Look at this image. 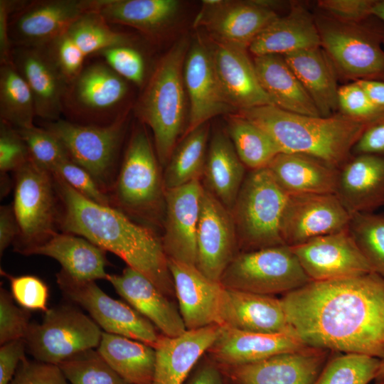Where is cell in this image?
Wrapping results in <instances>:
<instances>
[{
    "label": "cell",
    "instance_id": "cell-1",
    "mask_svg": "<svg viewBox=\"0 0 384 384\" xmlns=\"http://www.w3.org/2000/svg\"><path fill=\"white\" fill-rule=\"evenodd\" d=\"M281 300L305 346L384 359V278L375 272L310 281Z\"/></svg>",
    "mask_w": 384,
    "mask_h": 384
},
{
    "label": "cell",
    "instance_id": "cell-2",
    "mask_svg": "<svg viewBox=\"0 0 384 384\" xmlns=\"http://www.w3.org/2000/svg\"><path fill=\"white\" fill-rule=\"evenodd\" d=\"M58 197V226L119 257L167 297L175 292L161 239L119 209L94 203L53 174Z\"/></svg>",
    "mask_w": 384,
    "mask_h": 384
},
{
    "label": "cell",
    "instance_id": "cell-3",
    "mask_svg": "<svg viewBox=\"0 0 384 384\" xmlns=\"http://www.w3.org/2000/svg\"><path fill=\"white\" fill-rule=\"evenodd\" d=\"M264 129L282 153H298L340 169L353 156L354 145L369 123L336 113L314 117L265 105L237 112Z\"/></svg>",
    "mask_w": 384,
    "mask_h": 384
},
{
    "label": "cell",
    "instance_id": "cell-4",
    "mask_svg": "<svg viewBox=\"0 0 384 384\" xmlns=\"http://www.w3.org/2000/svg\"><path fill=\"white\" fill-rule=\"evenodd\" d=\"M190 46L188 39L176 41L162 56L135 106L141 123L152 131L161 166L166 167L183 129L185 85L183 70Z\"/></svg>",
    "mask_w": 384,
    "mask_h": 384
},
{
    "label": "cell",
    "instance_id": "cell-5",
    "mask_svg": "<svg viewBox=\"0 0 384 384\" xmlns=\"http://www.w3.org/2000/svg\"><path fill=\"white\" fill-rule=\"evenodd\" d=\"M321 47L338 78L384 81V24L374 16L360 23L314 14Z\"/></svg>",
    "mask_w": 384,
    "mask_h": 384
},
{
    "label": "cell",
    "instance_id": "cell-6",
    "mask_svg": "<svg viewBox=\"0 0 384 384\" xmlns=\"http://www.w3.org/2000/svg\"><path fill=\"white\" fill-rule=\"evenodd\" d=\"M160 166L155 148L142 123L131 134L109 194L112 207L126 215L158 222L165 213V188Z\"/></svg>",
    "mask_w": 384,
    "mask_h": 384
},
{
    "label": "cell",
    "instance_id": "cell-7",
    "mask_svg": "<svg viewBox=\"0 0 384 384\" xmlns=\"http://www.w3.org/2000/svg\"><path fill=\"white\" fill-rule=\"evenodd\" d=\"M288 196L267 167L245 176L230 210L239 248L246 252L285 245L280 223Z\"/></svg>",
    "mask_w": 384,
    "mask_h": 384
},
{
    "label": "cell",
    "instance_id": "cell-8",
    "mask_svg": "<svg viewBox=\"0 0 384 384\" xmlns=\"http://www.w3.org/2000/svg\"><path fill=\"white\" fill-rule=\"evenodd\" d=\"M129 109L106 125L82 124L59 119L45 128L64 145L70 159L85 169L99 187L110 194L127 131Z\"/></svg>",
    "mask_w": 384,
    "mask_h": 384
},
{
    "label": "cell",
    "instance_id": "cell-9",
    "mask_svg": "<svg viewBox=\"0 0 384 384\" xmlns=\"http://www.w3.org/2000/svg\"><path fill=\"white\" fill-rule=\"evenodd\" d=\"M14 174L12 207L20 230L15 251L23 255L57 233L59 201L53 174L31 159Z\"/></svg>",
    "mask_w": 384,
    "mask_h": 384
},
{
    "label": "cell",
    "instance_id": "cell-10",
    "mask_svg": "<svg viewBox=\"0 0 384 384\" xmlns=\"http://www.w3.org/2000/svg\"><path fill=\"white\" fill-rule=\"evenodd\" d=\"M310 281L291 247L280 245L237 254L220 282L229 289L273 295Z\"/></svg>",
    "mask_w": 384,
    "mask_h": 384
},
{
    "label": "cell",
    "instance_id": "cell-11",
    "mask_svg": "<svg viewBox=\"0 0 384 384\" xmlns=\"http://www.w3.org/2000/svg\"><path fill=\"white\" fill-rule=\"evenodd\" d=\"M103 331L95 321L69 305L49 308L41 323H31L24 338L35 360L58 365L100 344Z\"/></svg>",
    "mask_w": 384,
    "mask_h": 384
},
{
    "label": "cell",
    "instance_id": "cell-12",
    "mask_svg": "<svg viewBox=\"0 0 384 384\" xmlns=\"http://www.w3.org/2000/svg\"><path fill=\"white\" fill-rule=\"evenodd\" d=\"M127 82L105 62L84 66L68 85L63 111L68 110L75 123L109 124L128 110H120L129 94Z\"/></svg>",
    "mask_w": 384,
    "mask_h": 384
},
{
    "label": "cell",
    "instance_id": "cell-13",
    "mask_svg": "<svg viewBox=\"0 0 384 384\" xmlns=\"http://www.w3.org/2000/svg\"><path fill=\"white\" fill-rule=\"evenodd\" d=\"M63 295L81 306L105 332L129 338L152 347L159 335L155 326L129 304L115 299L95 281L75 279L60 270L56 274Z\"/></svg>",
    "mask_w": 384,
    "mask_h": 384
},
{
    "label": "cell",
    "instance_id": "cell-14",
    "mask_svg": "<svg viewBox=\"0 0 384 384\" xmlns=\"http://www.w3.org/2000/svg\"><path fill=\"white\" fill-rule=\"evenodd\" d=\"M272 1L206 0L193 26L204 27L212 39L248 49L256 36L279 16Z\"/></svg>",
    "mask_w": 384,
    "mask_h": 384
},
{
    "label": "cell",
    "instance_id": "cell-15",
    "mask_svg": "<svg viewBox=\"0 0 384 384\" xmlns=\"http://www.w3.org/2000/svg\"><path fill=\"white\" fill-rule=\"evenodd\" d=\"M98 0H41L27 2L11 14L12 46H43L65 33L84 14L97 10Z\"/></svg>",
    "mask_w": 384,
    "mask_h": 384
},
{
    "label": "cell",
    "instance_id": "cell-16",
    "mask_svg": "<svg viewBox=\"0 0 384 384\" xmlns=\"http://www.w3.org/2000/svg\"><path fill=\"white\" fill-rule=\"evenodd\" d=\"M351 215L336 194L289 195L280 234L289 247L348 228Z\"/></svg>",
    "mask_w": 384,
    "mask_h": 384
},
{
    "label": "cell",
    "instance_id": "cell-17",
    "mask_svg": "<svg viewBox=\"0 0 384 384\" xmlns=\"http://www.w3.org/2000/svg\"><path fill=\"white\" fill-rule=\"evenodd\" d=\"M238 248L231 211L204 188L196 231V267L208 278L220 282Z\"/></svg>",
    "mask_w": 384,
    "mask_h": 384
},
{
    "label": "cell",
    "instance_id": "cell-18",
    "mask_svg": "<svg viewBox=\"0 0 384 384\" xmlns=\"http://www.w3.org/2000/svg\"><path fill=\"white\" fill-rule=\"evenodd\" d=\"M183 75L189 100L188 121L185 134L208 122L215 116L238 112L222 90L210 44L199 36L190 44Z\"/></svg>",
    "mask_w": 384,
    "mask_h": 384
},
{
    "label": "cell",
    "instance_id": "cell-19",
    "mask_svg": "<svg viewBox=\"0 0 384 384\" xmlns=\"http://www.w3.org/2000/svg\"><path fill=\"white\" fill-rule=\"evenodd\" d=\"M290 247L311 281L335 280L373 272L348 228Z\"/></svg>",
    "mask_w": 384,
    "mask_h": 384
},
{
    "label": "cell",
    "instance_id": "cell-20",
    "mask_svg": "<svg viewBox=\"0 0 384 384\" xmlns=\"http://www.w3.org/2000/svg\"><path fill=\"white\" fill-rule=\"evenodd\" d=\"M179 312L187 330L223 325L226 288L196 265L168 258Z\"/></svg>",
    "mask_w": 384,
    "mask_h": 384
},
{
    "label": "cell",
    "instance_id": "cell-21",
    "mask_svg": "<svg viewBox=\"0 0 384 384\" xmlns=\"http://www.w3.org/2000/svg\"><path fill=\"white\" fill-rule=\"evenodd\" d=\"M327 351L306 346L257 362L217 366L234 384H312L329 359Z\"/></svg>",
    "mask_w": 384,
    "mask_h": 384
},
{
    "label": "cell",
    "instance_id": "cell-22",
    "mask_svg": "<svg viewBox=\"0 0 384 384\" xmlns=\"http://www.w3.org/2000/svg\"><path fill=\"white\" fill-rule=\"evenodd\" d=\"M204 186L195 179L165 191L162 245L167 258L196 265V231Z\"/></svg>",
    "mask_w": 384,
    "mask_h": 384
},
{
    "label": "cell",
    "instance_id": "cell-23",
    "mask_svg": "<svg viewBox=\"0 0 384 384\" xmlns=\"http://www.w3.org/2000/svg\"><path fill=\"white\" fill-rule=\"evenodd\" d=\"M12 60L32 92L36 116L59 119L68 83L45 46H13Z\"/></svg>",
    "mask_w": 384,
    "mask_h": 384
},
{
    "label": "cell",
    "instance_id": "cell-24",
    "mask_svg": "<svg viewBox=\"0 0 384 384\" xmlns=\"http://www.w3.org/2000/svg\"><path fill=\"white\" fill-rule=\"evenodd\" d=\"M209 44L222 90L238 112L274 105L259 82L247 48L213 39Z\"/></svg>",
    "mask_w": 384,
    "mask_h": 384
},
{
    "label": "cell",
    "instance_id": "cell-25",
    "mask_svg": "<svg viewBox=\"0 0 384 384\" xmlns=\"http://www.w3.org/2000/svg\"><path fill=\"white\" fill-rule=\"evenodd\" d=\"M106 280L163 335L175 337L187 330L180 312L168 297L141 272L127 266L121 274H108Z\"/></svg>",
    "mask_w": 384,
    "mask_h": 384
},
{
    "label": "cell",
    "instance_id": "cell-26",
    "mask_svg": "<svg viewBox=\"0 0 384 384\" xmlns=\"http://www.w3.org/2000/svg\"><path fill=\"white\" fill-rule=\"evenodd\" d=\"M306 346L294 334L258 333L221 326L208 352L216 365L228 366L257 362Z\"/></svg>",
    "mask_w": 384,
    "mask_h": 384
},
{
    "label": "cell",
    "instance_id": "cell-27",
    "mask_svg": "<svg viewBox=\"0 0 384 384\" xmlns=\"http://www.w3.org/2000/svg\"><path fill=\"white\" fill-rule=\"evenodd\" d=\"M221 326L186 330L175 337L159 335L154 346L155 365L151 384H183L201 356L217 339Z\"/></svg>",
    "mask_w": 384,
    "mask_h": 384
},
{
    "label": "cell",
    "instance_id": "cell-28",
    "mask_svg": "<svg viewBox=\"0 0 384 384\" xmlns=\"http://www.w3.org/2000/svg\"><path fill=\"white\" fill-rule=\"evenodd\" d=\"M335 194L351 215L384 206V156L353 155L339 169Z\"/></svg>",
    "mask_w": 384,
    "mask_h": 384
},
{
    "label": "cell",
    "instance_id": "cell-29",
    "mask_svg": "<svg viewBox=\"0 0 384 384\" xmlns=\"http://www.w3.org/2000/svg\"><path fill=\"white\" fill-rule=\"evenodd\" d=\"M321 47L314 14L301 4H293L289 13L265 27L248 47L255 56L285 55Z\"/></svg>",
    "mask_w": 384,
    "mask_h": 384
},
{
    "label": "cell",
    "instance_id": "cell-30",
    "mask_svg": "<svg viewBox=\"0 0 384 384\" xmlns=\"http://www.w3.org/2000/svg\"><path fill=\"white\" fill-rule=\"evenodd\" d=\"M223 325L265 334H294L281 299L226 289Z\"/></svg>",
    "mask_w": 384,
    "mask_h": 384
},
{
    "label": "cell",
    "instance_id": "cell-31",
    "mask_svg": "<svg viewBox=\"0 0 384 384\" xmlns=\"http://www.w3.org/2000/svg\"><path fill=\"white\" fill-rule=\"evenodd\" d=\"M288 194H335L339 169L314 156L279 153L267 167Z\"/></svg>",
    "mask_w": 384,
    "mask_h": 384
},
{
    "label": "cell",
    "instance_id": "cell-32",
    "mask_svg": "<svg viewBox=\"0 0 384 384\" xmlns=\"http://www.w3.org/2000/svg\"><path fill=\"white\" fill-rule=\"evenodd\" d=\"M106 251L87 239L67 233H55L45 242L23 253L43 255L57 260L60 270L80 281L107 279Z\"/></svg>",
    "mask_w": 384,
    "mask_h": 384
},
{
    "label": "cell",
    "instance_id": "cell-33",
    "mask_svg": "<svg viewBox=\"0 0 384 384\" xmlns=\"http://www.w3.org/2000/svg\"><path fill=\"white\" fill-rule=\"evenodd\" d=\"M314 102L321 117L336 114L338 107V75L321 47L282 55Z\"/></svg>",
    "mask_w": 384,
    "mask_h": 384
},
{
    "label": "cell",
    "instance_id": "cell-34",
    "mask_svg": "<svg viewBox=\"0 0 384 384\" xmlns=\"http://www.w3.org/2000/svg\"><path fill=\"white\" fill-rule=\"evenodd\" d=\"M252 61L259 82L274 106L292 113L320 116L314 102L282 55L255 56Z\"/></svg>",
    "mask_w": 384,
    "mask_h": 384
},
{
    "label": "cell",
    "instance_id": "cell-35",
    "mask_svg": "<svg viewBox=\"0 0 384 384\" xmlns=\"http://www.w3.org/2000/svg\"><path fill=\"white\" fill-rule=\"evenodd\" d=\"M245 168L228 134L217 130L207 150L203 186L230 210L245 178Z\"/></svg>",
    "mask_w": 384,
    "mask_h": 384
},
{
    "label": "cell",
    "instance_id": "cell-36",
    "mask_svg": "<svg viewBox=\"0 0 384 384\" xmlns=\"http://www.w3.org/2000/svg\"><path fill=\"white\" fill-rule=\"evenodd\" d=\"M180 4L176 0H98L97 11L109 23L130 26L154 37L173 22Z\"/></svg>",
    "mask_w": 384,
    "mask_h": 384
},
{
    "label": "cell",
    "instance_id": "cell-37",
    "mask_svg": "<svg viewBox=\"0 0 384 384\" xmlns=\"http://www.w3.org/2000/svg\"><path fill=\"white\" fill-rule=\"evenodd\" d=\"M98 352L129 384H151L155 350L144 343L103 332Z\"/></svg>",
    "mask_w": 384,
    "mask_h": 384
},
{
    "label": "cell",
    "instance_id": "cell-38",
    "mask_svg": "<svg viewBox=\"0 0 384 384\" xmlns=\"http://www.w3.org/2000/svg\"><path fill=\"white\" fill-rule=\"evenodd\" d=\"M209 130L208 122L205 123L185 134L176 146L164 168L163 182L165 191L200 179L206 164Z\"/></svg>",
    "mask_w": 384,
    "mask_h": 384
},
{
    "label": "cell",
    "instance_id": "cell-39",
    "mask_svg": "<svg viewBox=\"0 0 384 384\" xmlns=\"http://www.w3.org/2000/svg\"><path fill=\"white\" fill-rule=\"evenodd\" d=\"M228 134L240 159L252 170L266 168L282 153L272 138L261 127L237 113L228 115Z\"/></svg>",
    "mask_w": 384,
    "mask_h": 384
},
{
    "label": "cell",
    "instance_id": "cell-40",
    "mask_svg": "<svg viewBox=\"0 0 384 384\" xmlns=\"http://www.w3.org/2000/svg\"><path fill=\"white\" fill-rule=\"evenodd\" d=\"M36 116L32 92L14 63L0 66V120L16 129L33 125Z\"/></svg>",
    "mask_w": 384,
    "mask_h": 384
},
{
    "label": "cell",
    "instance_id": "cell-41",
    "mask_svg": "<svg viewBox=\"0 0 384 384\" xmlns=\"http://www.w3.org/2000/svg\"><path fill=\"white\" fill-rule=\"evenodd\" d=\"M381 359L341 353L328 359L312 384H368L378 374Z\"/></svg>",
    "mask_w": 384,
    "mask_h": 384
},
{
    "label": "cell",
    "instance_id": "cell-42",
    "mask_svg": "<svg viewBox=\"0 0 384 384\" xmlns=\"http://www.w3.org/2000/svg\"><path fill=\"white\" fill-rule=\"evenodd\" d=\"M97 11H90L78 18L66 32L87 57L109 47L131 45L129 36L112 30Z\"/></svg>",
    "mask_w": 384,
    "mask_h": 384
},
{
    "label": "cell",
    "instance_id": "cell-43",
    "mask_svg": "<svg viewBox=\"0 0 384 384\" xmlns=\"http://www.w3.org/2000/svg\"><path fill=\"white\" fill-rule=\"evenodd\" d=\"M348 229L373 272L384 278V213L353 214Z\"/></svg>",
    "mask_w": 384,
    "mask_h": 384
},
{
    "label": "cell",
    "instance_id": "cell-44",
    "mask_svg": "<svg viewBox=\"0 0 384 384\" xmlns=\"http://www.w3.org/2000/svg\"><path fill=\"white\" fill-rule=\"evenodd\" d=\"M58 366L70 384H129L95 348L83 351Z\"/></svg>",
    "mask_w": 384,
    "mask_h": 384
},
{
    "label": "cell",
    "instance_id": "cell-45",
    "mask_svg": "<svg viewBox=\"0 0 384 384\" xmlns=\"http://www.w3.org/2000/svg\"><path fill=\"white\" fill-rule=\"evenodd\" d=\"M17 129L28 147L31 159L39 166L52 172L57 165L70 159L61 141L46 128L33 125Z\"/></svg>",
    "mask_w": 384,
    "mask_h": 384
},
{
    "label": "cell",
    "instance_id": "cell-46",
    "mask_svg": "<svg viewBox=\"0 0 384 384\" xmlns=\"http://www.w3.org/2000/svg\"><path fill=\"white\" fill-rule=\"evenodd\" d=\"M119 76L138 86L145 80V61L142 53L131 45L109 47L97 53Z\"/></svg>",
    "mask_w": 384,
    "mask_h": 384
},
{
    "label": "cell",
    "instance_id": "cell-47",
    "mask_svg": "<svg viewBox=\"0 0 384 384\" xmlns=\"http://www.w3.org/2000/svg\"><path fill=\"white\" fill-rule=\"evenodd\" d=\"M338 107V113L369 124L384 112L372 101L358 81L339 87Z\"/></svg>",
    "mask_w": 384,
    "mask_h": 384
},
{
    "label": "cell",
    "instance_id": "cell-48",
    "mask_svg": "<svg viewBox=\"0 0 384 384\" xmlns=\"http://www.w3.org/2000/svg\"><path fill=\"white\" fill-rule=\"evenodd\" d=\"M1 272L9 279L11 294L21 307L43 312L49 309V289L41 279L34 275L11 276L2 270Z\"/></svg>",
    "mask_w": 384,
    "mask_h": 384
},
{
    "label": "cell",
    "instance_id": "cell-49",
    "mask_svg": "<svg viewBox=\"0 0 384 384\" xmlns=\"http://www.w3.org/2000/svg\"><path fill=\"white\" fill-rule=\"evenodd\" d=\"M58 176L87 199L112 206L110 197L97 184L92 176L70 159L57 165L51 172Z\"/></svg>",
    "mask_w": 384,
    "mask_h": 384
},
{
    "label": "cell",
    "instance_id": "cell-50",
    "mask_svg": "<svg viewBox=\"0 0 384 384\" xmlns=\"http://www.w3.org/2000/svg\"><path fill=\"white\" fill-rule=\"evenodd\" d=\"M31 314L28 310L18 306L10 292L0 290V343L24 339L28 331Z\"/></svg>",
    "mask_w": 384,
    "mask_h": 384
},
{
    "label": "cell",
    "instance_id": "cell-51",
    "mask_svg": "<svg viewBox=\"0 0 384 384\" xmlns=\"http://www.w3.org/2000/svg\"><path fill=\"white\" fill-rule=\"evenodd\" d=\"M43 46L68 84L83 69L86 56L67 33Z\"/></svg>",
    "mask_w": 384,
    "mask_h": 384
},
{
    "label": "cell",
    "instance_id": "cell-52",
    "mask_svg": "<svg viewBox=\"0 0 384 384\" xmlns=\"http://www.w3.org/2000/svg\"><path fill=\"white\" fill-rule=\"evenodd\" d=\"M30 159L28 147L18 129L0 120L1 174L15 172Z\"/></svg>",
    "mask_w": 384,
    "mask_h": 384
},
{
    "label": "cell",
    "instance_id": "cell-53",
    "mask_svg": "<svg viewBox=\"0 0 384 384\" xmlns=\"http://www.w3.org/2000/svg\"><path fill=\"white\" fill-rule=\"evenodd\" d=\"M9 384H70L58 365L29 361L19 364Z\"/></svg>",
    "mask_w": 384,
    "mask_h": 384
},
{
    "label": "cell",
    "instance_id": "cell-54",
    "mask_svg": "<svg viewBox=\"0 0 384 384\" xmlns=\"http://www.w3.org/2000/svg\"><path fill=\"white\" fill-rule=\"evenodd\" d=\"M376 0H319L321 11L345 22L360 23L370 16Z\"/></svg>",
    "mask_w": 384,
    "mask_h": 384
},
{
    "label": "cell",
    "instance_id": "cell-55",
    "mask_svg": "<svg viewBox=\"0 0 384 384\" xmlns=\"http://www.w3.org/2000/svg\"><path fill=\"white\" fill-rule=\"evenodd\" d=\"M24 339H17L1 345L0 384H9L22 361L26 358Z\"/></svg>",
    "mask_w": 384,
    "mask_h": 384
},
{
    "label": "cell",
    "instance_id": "cell-56",
    "mask_svg": "<svg viewBox=\"0 0 384 384\" xmlns=\"http://www.w3.org/2000/svg\"><path fill=\"white\" fill-rule=\"evenodd\" d=\"M352 154L384 156V112L368 125L354 145Z\"/></svg>",
    "mask_w": 384,
    "mask_h": 384
},
{
    "label": "cell",
    "instance_id": "cell-57",
    "mask_svg": "<svg viewBox=\"0 0 384 384\" xmlns=\"http://www.w3.org/2000/svg\"><path fill=\"white\" fill-rule=\"evenodd\" d=\"M28 1H0V63H12V44L9 37V24L11 14L23 8Z\"/></svg>",
    "mask_w": 384,
    "mask_h": 384
},
{
    "label": "cell",
    "instance_id": "cell-58",
    "mask_svg": "<svg viewBox=\"0 0 384 384\" xmlns=\"http://www.w3.org/2000/svg\"><path fill=\"white\" fill-rule=\"evenodd\" d=\"M20 233L19 226L11 206L0 208V255L15 242Z\"/></svg>",
    "mask_w": 384,
    "mask_h": 384
},
{
    "label": "cell",
    "instance_id": "cell-59",
    "mask_svg": "<svg viewBox=\"0 0 384 384\" xmlns=\"http://www.w3.org/2000/svg\"><path fill=\"white\" fill-rule=\"evenodd\" d=\"M188 384H224L223 373L214 363H206L195 373Z\"/></svg>",
    "mask_w": 384,
    "mask_h": 384
},
{
    "label": "cell",
    "instance_id": "cell-60",
    "mask_svg": "<svg viewBox=\"0 0 384 384\" xmlns=\"http://www.w3.org/2000/svg\"><path fill=\"white\" fill-rule=\"evenodd\" d=\"M366 90L372 101L380 108L384 110V81H358Z\"/></svg>",
    "mask_w": 384,
    "mask_h": 384
},
{
    "label": "cell",
    "instance_id": "cell-61",
    "mask_svg": "<svg viewBox=\"0 0 384 384\" xmlns=\"http://www.w3.org/2000/svg\"><path fill=\"white\" fill-rule=\"evenodd\" d=\"M372 14L380 19L384 24V0H376L372 9Z\"/></svg>",
    "mask_w": 384,
    "mask_h": 384
},
{
    "label": "cell",
    "instance_id": "cell-62",
    "mask_svg": "<svg viewBox=\"0 0 384 384\" xmlns=\"http://www.w3.org/2000/svg\"><path fill=\"white\" fill-rule=\"evenodd\" d=\"M373 384H384V374L377 377Z\"/></svg>",
    "mask_w": 384,
    "mask_h": 384
},
{
    "label": "cell",
    "instance_id": "cell-63",
    "mask_svg": "<svg viewBox=\"0 0 384 384\" xmlns=\"http://www.w3.org/2000/svg\"><path fill=\"white\" fill-rule=\"evenodd\" d=\"M384 374V359H381L380 366L378 371V376L382 375Z\"/></svg>",
    "mask_w": 384,
    "mask_h": 384
}]
</instances>
